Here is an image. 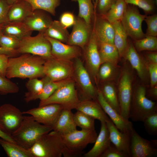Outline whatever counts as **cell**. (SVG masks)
Instances as JSON below:
<instances>
[{
  "instance_id": "39",
  "label": "cell",
  "mask_w": 157,
  "mask_h": 157,
  "mask_svg": "<svg viewBox=\"0 0 157 157\" xmlns=\"http://www.w3.org/2000/svg\"><path fill=\"white\" fill-rule=\"evenodd\" d=\"M134 41L133 44L137 51H157L156 37L146 36L142 38Z\"/></svg>"
},
{
  "instance_id": "28",
  "label": "cell",
  "mask_w": 157,
  "mask_h": 157,
  "mask_svg": "<svg viewBox=\"0 0 157 157\" xmlns=\"http://www.w3.org/2000/svg\"><path fill=\"white\" fill-rule=\"evenodd\" d=\"M33 31L24 22H8L3 24L2 33L14 37L20 40L23 38L31 36Z\"/></svg>"
},
{
  "instance_id": "11",
  "label": "cell",
  "mask_w": 157,
  "mask_h": 157,
  "mask_svg": "<svg viewBox=\"0 0 157 157\" xmlns=\"http://www.w3.org/2000/svg\"><path fill=\"white\" fill-rule=\"evenodd\" d=\"M132 78L131 74L128 69L123 70L117 90L120 113L127 119H129V111L133 90Z\"/></svg>"
},
{
  "instance_id": "52",
  "label": "cell",
  "mask_w": 157,
  "mask_h": 157,
  "mask_svg": "<svg viewBox=\"0 0 157 157\" xmlns=\"http://www.w3.org/2000/svg\"><path fill=\"white\" fill-rule=\"evenodd\" d=\"M145 56L149 63L157 64V53L156 51H150L146 53Z\"/></svg>"
},
{
  "instance_id": "17",
  "label": "cell",
  "mask_w": 157,
  "mask_h": 157,
  "mask_svg": "<svg viewBox=\"0 0 157 157\" xmlns=\"http://www.w3.org/2000/svg\"><path fill=\"white\" fill-rule=\"evenodd\" d=\"M96 101L120 131L122 132L131 131L134 129L132 123L129 119L123 117L108 103L99 88L97 89Z\"/></svg>"
},
{
  "instance_id": "43",
  "label": "cell",
  "mask_w": 157,
  "mask_h": 157,
  "mask_svg": "<svg viewBox=\"0 0 157 157\" xmlns=\"http://www.w3.org/2000/svg\"><path fill=\"white\" fill-rule=\"evenodd\" d=\"M19 90L16 84L0 74V94L15 93L18 92Z\"/></svg>"
},
{
  "instance_id": "29",
  "label": "cell",
  "mask_w": 157,
  "mask_h": 157,
  "mask_svg": "<svg viewBox=\"0 0 157 157\" xmlns=\"http://www.w3.org/2000/svg\"><path fill=\"white\" fill-rule=\"evenodd\" d=\"M112 24L114 29L113 44L117 49L121 58L123 57L127 47L128 36L121 21Z\"/></svg>"
},
{
  "instance_id": "20",
  "label": "cell",
  "mask_w": 157,
  "mask_h": 157,
  "mask_svg": "<svg viewBox=\"0 0 157 157\" xmlns=\"http://www.w3.org/2000/svg\"><path fill=\"white\" fill-rule=\"evenodd\" d=\"M106 123L111 143L128 157H131L130 143L131 131L130 132L120 131L110 119Z\"/></svg>"
},
{
  "instance_id": "8",
  "label": "cell",
  "mask_w": 157,
  "mask_h": 157,
  "mask_svg": "<svg viewBox=\"0 0 157 157\" xmlns=\"http://www.w3.org/2000/svg\"><path fill=\"white\" fill-rule=\"evenodd\" d=\"M74 59L73 78L78 88L80 100L96 101L97 89L94 86L90 74L79 57Z\"/></svg>"
},
{
  "instance_id": "15",
  "label": "cell",
  "mask_w": 157,
  "mask_h": 157,
  "mask_svg": "<svg viewBox=\"0 0 157 157\" xmlns=\"http://www.w3.org/2000/svg\"><path fill=\"white\" fill-rule=\"evenodd\" d=\"M64 109L62 106L51 104L38 106L22 112L23 114L31 115L38 122L52 127L58 115Z\"/></svg>"
},
{
  "instance_id": "50",
  "label": "cell",
  "mask_w": 157,
  "mask_h": 157,
  "mask_svg": "<svg viewBox=\"0 0 157 157\" xmlns=\"http://www.w3.org/2000/svg\"><path fill=\"white\" fill-rule=\"evenodd\" d=\"M10 6L4 0H0V24L7 23V14Z\"/></svg>"
},
{
  "instance_id": "16",
  "label": "cell",
  "mask_w": 157,
  "mask_h": 157,
  "mask_svg": "<svg viewBox=\"0 0 157 157\" xmlns=\"http://www.w3.org/2000/svg\"><path fill=\"white\" fill-rule=\"evenodd\" d=\"M92 30V25L77 16L66 44L78 46L83 49L89 41Z\"/></svg>"
},
{
  "instance_id": "45",
  "label": "cell",
  "mask_w": 157,
  "mask_h": 157,
  "mask_svg": "<svg viewBox=\"0 0 157 157\" xmlns=\"http://www.w3.org/2000/svg\"><path fill=\"white\" fill-rule=\"evenodd\" d=\"M20 40L11 36L5 34L2 32L0 34V46L13 50H17Z\"/></svg>"
},
{
  "instance_id": "18",
  "label": "cell",
  "mask_w": 157,
  "mask_h": 157,
  "mask_svg": "<svg viewBox=\"0 0 157 157\" xmlns=\"http://www.w3.org/2000/svg\"><path fill=\"white\" fill-rule=\"evenodd\" d=\"M92 25L99 42L114 44V29L112 24L95 11Z\"/></svg>"
},
{
  "instance_id": "38",
  "label": "cell",
  "mask_w": 157,
  "mask_h": 157,
  "mask_svg": "<svg viewBox=\"0 0 157 157\" xmlns=\"http://www.w3.org/2000/svg\"><path fill=\"white\" fill-rule=\"evenodd\" d=\"M116 67L109 63H102L98 71L97 81L108 82L114 79L117 75Z\"/></svg>"
},
{
  "instance_id": "23",
  "label": "cell",
  "mask_w": 157,
  "mask_h": 157,
  "mask_svg": "<svg viewBox=\"0 0 157 157\" xmlns=\"http://www.w3.org/2000/svg\"><path fill=\"white\" fill-rule=\"evenodd\" d=\"M101 122L100 131L94 144L90 150L83 155L84 157H100L111 143L106 123Z\"/></svg>"
},
{
  "instance_id": "56",
  "label": "cell",
  "mask_w": 157,
  "mask_h": 157,
  "mask_svg": "<svg viewBox=\"0 0 157 157\" xmlns=\"http://www.w3.org/2000/svg\"><path fill=\"white\" fill-rule=\"evenodd\" d=\"M9 5H12L21 0H4Z\"/></svg>"
},
{
  "instance_id": "37",
  "label": "cell",
  "mask_w": 157,
  "mask_h": 157,
  "mask_svg": "<svg viewBox=\"0 0 157 157\" xmlns=\"http://www.w3.org/2000/svg\"><path fill=\"white\" fill-rule=\"evenodd\" d=\"M28 92L24 95V100L28 103L34 100L35 97L42 91L43 86L42 80H39L38 78L29 79L26 84Z\"/></svg>"
},
{
  "instance_id": "2",
  "label": "cell",
  "mask_w": 157,
  "mask_h": 157,
  "mask_svg": "<svg viewBox=\"0 0 157 157\" xmlns=\"http://www.w3.org/2000/svg\"><path fill=\"white\" fill-rule=\"evenodd\" d=\"M52 127L42 124L31 116H24L18 129L11 136L15 142L30 149L43 135L52 131Z\"/></svg>"
},
{
  "instance_id": "19",
  "label": "cell",
  "mask_w": 157,
  "mask_h": 157,
  "mask_svg": "<svg viewBox=\"0 0 157 157\" xmlns=\"http://www.w3.org/2000/svg\"><path fill=\"white\" fill-rule=\"evenodd\" d=\"M46 37L51 44V54L53 57L71 60L79 57L81 55L82 49L80 47L65 44L58 40Z\"/></svg>"
},
{
  "instance_id": "36",
  "label": "cell",
  "mask_w": 157,
  "mask_h": 157,
  "mask_svg": "<svg viewBox=\"0 0 157 157\" xmlns=\"http://www.w3.org/2000/svg\"><path fill=\"white\" fill-rule=\"evenodd\" d=\"M76 1L79 6L78 16L82 18L88 24L92 25L94 12V6L92 0H71Z\"/></svg>"
},
{
  "instance_id": "27",
  "label": "cell",
  "mask_w": 157,
  "mask_h": 157,
  "mask_svg": "<svg viewBox=\"0 0 157 157\" xmlns=\"http://www.w3.org/2000/svg\"><path fill=\"white\" fill-rule=\"evenodd\" d=\"M98 48L102 63L107 62L117 66L120 58L114 44L98 41Z\"/></svg>"
},
{
  "instance_id": "42",
  "label": "cell",
  "mask_w": 157,
  "mask_h": 157,
  "mask_svg": "<svg viewBox=\"0 0 157 157\" xmlns=\"http://www.w3.org/2000/svg\"><path fill=\"white\" fill-rule=\"evenodd\" d=\"M127 4H131L142 9L145 15L152 14L156 9L154 0H125Z\"/></svg>"
},
{
  "instance_id": "21",
  "label": "cell",
  "mask_w": 157,
  "mask_h": 157,
  "mask_svg": "<svg viewBox=\"0 0 157 157\" xmlns=\"http://www.w3.org/2000/svg\"><path fill=\"white\" fill-rule=\"evenodd\" d=\"M123 57L127 60L131 66L136 71L141 79L144 81H146L148 73L147 65L138 53L133 44L128 41L127 47Z\"/></svg>"
},
{
  "instance_id": "59",
  "label": "cell",
  "mask_w": 157,
  "mask_h": 157,
  "mask_svg": "<svg viewBox=\"0 0 157 157\" xmlns=\"http://www.w3.org/2000/svg\"><path fill=\"white\" fill-rule=\"evenodd\" d=\"M96 0H92L93 4H94V2H95V1Z\"/></svg>"
},
{
  "instance_id": "51",
  "label": "cell",
  "mask_w": 157,
  "mask_h": 157,
  "mask_svg": "<svg viewBox=\"0 0 157 157\" xmlns=\"http://www.w3.org/2000/svg\"><path fill=\"white\" fill-rule=\"evenodd\" d=\"M9 56L0 53V74L5 76ZM6 77V76H5Z\"/></svg>"
},
{
  "instance_id": "54",
  "label": "cell",
  "mask_w": 157,
  "mask_h": 157,
  "mask_svg": "<svg viewBox=\"0 0 157 157\" xmlns=\"http://www.w3.org/2000/svg\"><path fill=\"white\" fill-rule=\"evenodd\" d=\"M146 96L149 99H152V101L156 100L157 98V86L151 87L146 92Z\"/></svg>"
},
{
  "instance_id": "22",
  "label": "cell",
  "mask_w": 157,
  "mask_h": 157,
  "mask_svg": "<svg viewBox=\"0 0 157 157\" xmlns=\"http://www.w3.org/2000/svg\"><path fill=\"white\" fill-rule=\"evenodd\" d=\"M49 13L43 10H35L23 22L33 31L44 32L53 21Z\"/></svg>"
},
{
  "instance_id": "30",
  "label": "cell",
  "mask_w": 157,
  "mask_h": 157,
  "mask_svg": "<svg viewBox=\"0 0 157 157\" xmlns=\"http://www.w3.org/2000/svg\"><path fill=\"white\" fill-rule=\"evenodd\" d=\"M44 33L46 37L66 43L69 35L67 28L63 27L59 21L56 20H53Z\"/></svg>"
},
{
  "instance_id": "60",
  "label": "cell",
  "mask_w": 157,
  "mask_h": 157,
  "mask_svg": "<svg viewBox=\"0 0 157 157\" xmlns=\"http://www.w3.org/2000/svg\"></svg>"
},
{
  "instance_id": "14",
  "label": "cell",
  "mask_w": 157,
  "mask_h": 157,
  "mask_svg": "<svg viewBox=\"0 0 157 157\" xmlns=\"http://www.w3.org/2000/svg\"><path fill=\"white\" fill-rule=\"evenodd\" d=\"M88 71L96 82L99 68L102 64L98 48V41L93 31L87 43L82 49Z\"/></svg>"
},
{
  "instance_id": "46",
  "label": "cell",
  "mask_w": 157,
  "mask_h": 157,
  "mask_svg": "<svg viewBox=\"0 0 157 157\" xmlns=\"http://www.w3.org/2000/svg\"><path fill=\"white\" fill-rule=\"evenodd\" d=\"M144 20L147 25V28L145 34L146 36H157V15L154 14L145 17Z\"/></svg>"
},
{
  "instance_id": "41",
  "label": "cell",
  "mask_w": 157,
  "mask_h": 157,
  "mask_svg": "<svg viewBox=\"0 0 157 157\" xmlns=\"http://www.w3.org/2000/svg\"><path fill=\"white\" fill-rule=\"evenodd\" d=\"M142 122L145 130L149 134L157 135V110L147 115Z\"/></svg>"
},
{
  "instance_id": "35",
  "label": "cell",
  "mask_w": 157,
  "mask_h": 157,
  "mask_svg": "<svg viewBox=\"0 0 157 157\" xmlns=\"http://www.w3.org/2000/svg\"><path fill=\"white\" fill-rule=\"evenodd\" d=\"M31 6L33 11L40 9L44 10L54 16L56 9L60 4L61 0H24Z\"/></svg>"
},
{
  "instance_id": "49",
  "label": "cell",
  "mask_w": 157,
  "mask_h": 157,
  "mask_svg": "<svg viewBox=\"0 0 157 157\" xmlns=\"http://www.w3.org/2000/svg\"><path fill=\"white\" fill-rule=\"evenodd\" d=\"M147 68L150 78L151 87L157 84V64L149 63Z\"/></svg>"
},
{
  "instance_id": "6",
  "label": "cell",
  "mask_w": 157,
  "mask_h": 157,
  "mask_svg": "<svg viewBox=\"0 0 157 157\" xmlns=\"http://www.w3.org/2000/svg\"><path fill=\"white\" fill-rule=\"evenodd\" d=\"M80 101L73 79L57 89L46 99L40 100L38 106L57 104L64 109L72 110L75 109Z\"/></svg>"
},
{
  "instance_id": "13",
  "label": "cell",
  "mask_w": 157,
  "mask_h": 157,
  "mask_svg": "<svg viewBox=\"0 0 157 157\" xmlns=\"http://www.w3.org/2000/svg\"><path fill=\"white\" fill-rule=\"evenodd\" d=\"M130 152L131 157H156L157 140L144 138L133 129L131 133Z\"/></svg>"
},
{
  "instance_id": "4",
  "label": "cell",
  "mask_w": 157,
  "mask_h": 157,
  "mask_svg": "<svg viewBox=\"0 0 157 157\" xmlns=\"http://www.w3.org/2000/svg\"><path fill=\"white\" fill-rule=\"evenodd\" d=\"M146 90L145 87L142 85L133 90L129 118L134 122H142L147 115L157 110L156 103L146 97Z\"/></svg>"
},
{
  "instance_id": "10",
  "label": "cell",
  "mask_w": 157,
  "mask_h": 157,
  "mask_svg": "<svg viewBox=\"0 0 157 157\" xmlns=\"http://www.w3.org/2000/svg\"><path fill=\"white\" fill-rule=\"evenodd\" d=\"M74 70V63L71 60L54 57L45 60L43 66L45 76L54 81L73 78Z\"/></svg>"
},
{
  "instance_id": "44",
  "label": "cell",
  "mask_w": 157,
  "mask_h": 157,
  "mask_svg": "<svg viewBox=\"0 0 157 157\" xmlns=\"http://www.w3.org/2000/svg\"><path fill=\"white\" fill-rule=\"evenodd\" d=\"M117 0H96L94 5L97 14L103 16L114 4Z\"/></svg>"
},
{
  "instance_id": "26",
  "label": "cell",
  "mask_w": 157,
  "mask_h": 157,
  "mask_svg": "<svg viewBox=\"0 0 157 157\" xmlns=\"http://www.w3.org/2000/svg\"><path fill=\"white\" fill-rule=\"evenodd\" d=\"M72 110L63 109L52 127L53 131L59 134L67 133L77 129Z\"/></svg>"
},
{
  "instance_id": "47",
  "label": "cell",
  "mask_w": 157,
  "mask_h": 157,
  "mask_svg": "<svg viewBox=\"0 0 157 157\" xmlns=\"http://www.w3.org/2000/svg\"><path fill=\"white\" fill-rule=\"evenodd\" d=\"M76 17L72 12H66L60 16L59 21L65 28H67L73 26L75 23Z\"/></svg>"
},
{
  "instance_id": "33",
  "label": "cell",
  "mask_w": 157,
  "mask_h": 157,
  "mask_svg": "<svg viewBox=\"0 0 157 157\" xmlns=\"http://www.w3.org/2000/svg\"><path fill=\"white\" fill-rule=\"evenodd\" d=\"M127 5L125 0H117L106 14L102 16L111 24L121 21L126 11Z\"/></svg>"
},
{
  "instance_id": "58",
  "label": "cell",
  "mask_w": 157,
  "mask_h": 157,
  "mask_svg": "<svg viewBox=\"0 0 157 157\" xmlns=\"http://www.w3.org/2000/svg\"><path fill=\"white\" fill-rule=\"evenodd\" d=\"M155 3L157 5V0H154Z\"/></svg>"
},
{
  "instance_id": "7",
  "label": "cell",
  "mask_w": 157,
  "mask_h": 157,
  "mask_svg": "<svg viewBox=\"0 0 157 157\" xmlns=\"http://www.w3.org/2000/svg\"><path fill=\"white\" fill-rule=\"evenodd\" d=\"M51 48V44L44 32H39L35 36L26 37L20 40L17 50L19 54L30 53L46 60L53 57Z\"/></svg>"
},
{
  "instance_id": "34",
  "label": "cell",
  "mask_w": 157,
  "mask_h": 157,
  "mask_svg": "<svg viewBox=\"0 0 157 157\" xmlns=\"http://www.w3.org/2000/svg\"><path fill=\"white\" fill-rule=\"evenodd\" d=\"M99 89L108 103L120 113L117 91L115 86L112 83L107 82L101 89Z\"/></svg>"
},
{
  "instance_id": "31",
  "label": "cell",
  "mask_w": 157,
  "mask_h": 157,
  "mask_svg": "<svg viewBox=\"0 0 157 157\" xmlns=\"http://www.w3.org/2000/svg\"><path fill=\"white\" fill-rule=\"evenodd\" d=\"M0 144L8 157H33L29 149L0 138Z\"/></svg>"
},
{
  "instance_id": "5",
  "label": "cell",
  "mask_w": 157,
  "mask_h": 157,
  "mask_svg": "<svg viewBox=\"0 0 157 157\" xmlns=\"http://www.w3.org/2000/svg\"><path fill=\"white\" fill-rule=\"evenodd\" d=\"M29 149L33 157H61L63 152L60 135L53 130L42 136Z\"/></svg>"
},
{
  "instance_id": "53",
  "label": "cell",
  "mask_w": 157,
  "mask_h": 157,
  "mask_svg": "<svg viewBox=\"0 0 157 157\" xmlns=\"http://www.w3.org/2000/svg\"><path fill=\"white\" fill-rule=\"evenodd\" d=\"M0 53L7 55L10 57L17 56L19 54L17 50L7 49L0 46Z\"/></svg>"
},
{
  "instance_id": "3",
  "label": "cell",
  "mask_w": 157,
  "mask_h": 157,
  "mask_svg": "<svg viewBox=\"0 0 157 157\" xmlns=\"http://www.w3.org/2000/svg\"><path fill=\"white\" fill-rule=\"evenodd\" d=\"M63 144V155L64 157H74L81 155L90 144L94 143L98 135L95 130L76 129L63 134H59Z\"/></svg>"
},
{
  "instance_id": "9",
  "label": "cell",
  "mask_w": 157,
  "mask_h": 157,
  "mask_svg": "<svg viewBox=\"0 0 157 157\" xmlns=\"http://www.w3.org/2000/svg\"><path fill=\"white\" fill-rule=\"evenodd\" d=\"M146 15L140 13L136 6L127 5L126 11L121 22L128 36L134 40L145 37L142 25Z\"/></svg>"
},
{
  "instance_id": "24",
  "label": "cell",
  "mask_w": 157,
  "mask_h": 157,
  "mask_svg": "<svg viewBox=\"0 0 157 157\" xmlns=\"http://www.w3.org/2000/svg\"><path fill=\"white\" fill-rule=\"evenodd\" d=\"M81 111L100 122H106L110 119L99 103L92 100L80 101L75 109Z\"/></svg>"
},
{
  "instance_id": "55",
  "label": "cell",
  "mask_w": 157,
  "mask_h": 157,
  "mask_svg": "<svg viewBox=\"0 0 157 157\" xmlns=\"http://www.w3.org/2000/svg\"><path fill=\"white\" fill-rule=\"evenodd\" d=\"M0 137L5 140L14 143H16L13 139L11 136L5 133L0 129Z\"/></svg>"
},
{
  "instance_id": "40",
  "label": "cell",
  "mask_w": 157,
  "mask_h": 157,
  "mask_svg": "<svg viewBox=\"0 0 157 157\" xmlns=\"http://www.w3.org/2000/svg\"><path fill=\"white\" fill-rule=\"evenodd\" d=\"M75 123L77 126L81 129L92 130L95 129L94 120L93 118L79 111L73 115Z\"/></svg>"
},
{
  "instance_id": "1",
  "label": "cell",
  "mask_w": 157,
  "mask_h": 157,
  "mask_svg": "<svg viewBox=\"0 0 157 157\" xmlns=\"http://www.w3.org/2000/svg\"><path fill=\"white\" fill-rule=\"evenodd\" d=\"M45 60L39 56L24 53L9 58L5 76L8 79H29L43 77Z\"/></svg>"
},
{
  "instance_id": "25",
  "label": "cell",
  "mask_w": 157,
  "mask_h": 157,
  "mask_svg": "<svg viewBox=\"0 0 157 157\" xmlns=\"http://www.w3.org/2000/svg\"><path fill=\"white\" fill-rule=\"evenodd\" d=\"M33 11L29 3L21 0L10 5L7 14V23L23 22Z\"/></svg>"
},
{
  "instance_id": "48",
  "label": "cell",
  "mask_w": 157,
  "mask_h": 157,
  "mask_svg": "<svg viewBox=\"0 0 157 157\" xmlns=\"http://www.w3.org/2000/svg\"><path fill=\"white\" fill-rule=\"evenodd\" d=\"M100 157H128L118 150L112 143Z\"/></svg>"
},
{
  "instance_id": "57",
  "label": "cell",
  "mask_w": 157,
  "mask_h": 157,
  "mask_svg": "<svg viewBox=\"0 0 157 157\" xmlns=\"http://www.w3.org/2000/svg\"><path fill=\"white\" fill-rule=\"evenodd\" d=\"M3 24H0V34L2 32V31Z\"/></svg>"
},
{
  "instance_id": "12",
  "label": "cell",
  "mask_w": 157,
  "mask_h": 157,
  "mask_svg": "<svg viewBox=\"0 0 157 157\" xmlns=\"http://www.w3.org/2000/svg\"><path fill=\"white\" fill-rule=\"evenodd\" d=\"M22 112L10 104L0 106V129L11 136L18 129L23 119Z\"/></svg>"
},
{
  "instance_id": "32",
  "label": "cell",
  "mask_w": 157,
  "mask_h": 157,
  "mask_svg": "<svg viewBox=\"0 0 157 157\" xmlns=\"http://www.w3.org/2000/svg\"><path fill=\"white\" fill-rule=\"evenodd\" d=\"M70 78L58 81H54L46 76L43 77L42 80L43 86L41 92L35 97V100L39 99L44 100L50 97L57 89L72 79Z\"/></svg>"
}]
</instances>
